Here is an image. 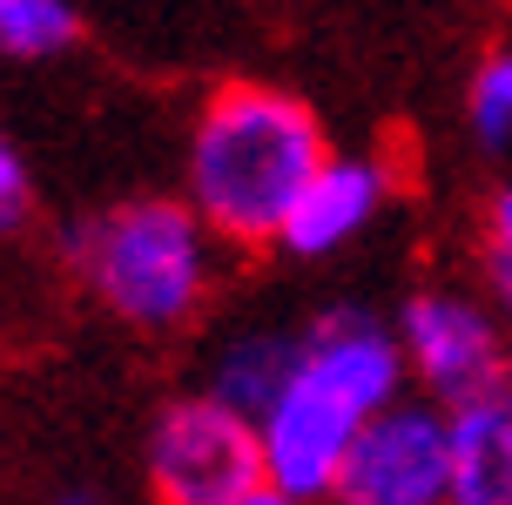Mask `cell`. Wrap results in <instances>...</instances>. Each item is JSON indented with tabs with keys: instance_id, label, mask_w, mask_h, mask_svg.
<instances>
[{
	"instance_id": "6da1fadb",
	"label": "cell",
	"mask_w": 512,
	"mask_h": 505,
	"mask_svg": "<svg viewBox=\"0 0 512 505\" xmlns=\"http://www.w3.org/2000/svg\"><path fill=\"white\" fill-rule=\"evenodd\" d=\"M398 398H411L405 351H398V330L378 310L337 303L324 317H310L297 330L290 378L270 398V411L256 418L263 485L297 505H331L351 445Z\"/></svg>"
},
{
	"instance_id": "7a4b0ae2",
	"label": "cell",
	"mask_w": 512,
	"mask_h": 505,
	"mask_svg": "<svg viewBox=\"0 0 512 505\" xmlns=\"http://www.w3.org/2000/svg\"><path fill=\"white\" fill-rule=\"evenodd\" d=\"M324 122L290 88L230 81L203 101L189 128L182 202L230 250H277L283 216L297 209L304 182L324 169Z\"/></svg>"
},
{
	"instance_id": "3957f363",
	"label": "cell",
	"mask_w": 512,
	"mask_h": 505,
	"mask_svg": "<svg viewBox=\"0 0 512 505\" xmlns=\"http://www.w3.org/2000/svg\"><path fill=\"white\" fill-rule=\"evenodd\" d=\"M88 297L128 330H182L216 290V236L182 196H128L68 229Z\"/></svg>"
},
{
	"instance_id": "277c9868",
	"label": "cell",
	"mask_w": 512,
	"mask_h": 505,
	"mask_svg": "<svg viewBox=\"0 0 512 505\" xmlns=\"http://www.w3.org/2000/svg\"><path fill=\"white\" fill-rule=\"evenodd\" d=\"M142 472H149L155 505H236L243 492L263 485L256 418L230 411L223 398H209V391L169 398L149 425Z\"/></svg>"
},
{
	"instance_id": "5b68a950",
	"label": "cell",
	"mask_w": 512,
	"mask_h": 505,
	"mask_svg": "<svg viewBox=\"0 0 512 505\" xmlns=\"http://www.w3.org/2000/svg\"><path fill=\"white\" fill-rule=\"evenodd\" d=\"M398 351H405V378L418 398H432L438 411L486 398L492 384L512 371V344L486 297L465 290H411L398 303Z\"/></svg>"
},
{
	"instance_id": "8992f818",
	"label": "cell",
	"mask_w": 512,
	"mask_h": 505,
	"mask_svg": "<svg viewBox=\"0 0 512 505\" xmlns=\"http://www.w3.org/2000/svg\"><path fill=\"white\" fill-rule=\"evenodd\" d=\"M445 472H452L445 411L411 391L364 425L331 505H445Z\"/></svg>"
},
{
	"instance_id": "52a82bcc",
	"label": "cell",
	"mask_w": 512,
	"mask_h": 505,
	"mask_svg": "<svg viewBox=\"0 0 512 505\" xmlns=\"http://www.w3.org/2000/svg\"><path fill=\"white\" fill-rule=\"evenodd\" d=\"M391 169H384L378 155H324V169L304 182V196H297V209L283 216V236L277 250L304 256V263H317V256H337L351 250L364 229L384 216V202H391Z\"/></svg>"
},
{
	"instance_id": "ba28073f",
	"label": "cell",
	"mask_w": 512,
	"mask_h": 505,
	"mask_svg": "<svg viewBox=\"0 0 512 505\" xmlns=\"http://www.w3.org/2000/svg\"><path fill=\"white\" fill-rule=\"evenodd\" d=\"M445 505H512V371L486 398L445 411Z\"/></svg>"
},
{
	"instance_id": "9c48e42d",
	"label": "cell",
	"mask_w": 512,
	"mask_h": 505,
	"mask_svg": "<svg viewBox=\"0 0 512 505\" xmlns=\"http://www.w3.org/2000/svg\"><path fill=\"white\" fill-rule=\"evenodd\" d=\"M290 364H297V330H236L216 351L203 391L223 398L230 411H243V418H263L270 398L283 391V378H290Z\"/></svg>"
},
{
	"instance_id": "30bf717a",
	"label": "cell",
	"mask_w": 512,
	"mask_h": 505,
	"mask_svg": "<svg viewBox=\"0 0 512 505\" xmlns=\"http://www.w3.org/2000/svg\"><path fill=\"white\" fill-rule=\"evenodd\" d=\"M75 34V0H0V54H14V61H48V54L75 48Z\"/></svg>"
},
{
	"instance_id": "8fae6325",
	"label": "cell",
	"mask_w": 512,
	"mask_h": 505,
	"mask_svg": "<svg viewBox=\"0 0 512 505\" xmlns=\"http://www.w3.org/2000/svg\"><path fill=\"white\" fill-rule=\"evenodd\" d=\"M465 122L479 135V149L512 155V41L479 61V75L465 88Z\"/></svg>"
},
{
	"instance_id": "7c38bea8",
	"label": "cell",
	"mask_w": 512,
	"mask_h": 505,
	"mask_svg": "<svg viewBox=\"0 0 512 505\" xmlns=\"http://www.w3.org/2000/svg\"><path fill=\"white\" fill-rule=\"evenodd\" d=\"M27 209H34V176H27L21 149L0 135V229H21Z\"/></svg>"
},
{
	"instance_id": "4fadbf2b",
	"label": "cell",
	"mask_w": 512,
	"mask_h": 505,
	"mask_svg": "<svg viewBox=\"0 0 512 505\" xmlns=\"http://www.w3.org/2000/svg\"><path fill=\"white\" fill-rule=\"evenodd\" d=\"M486 250H492V263H512V176L486 202Z\"/></svg>"
},
{
	"instance_id": "5bb4252c",
	"label": "cell",
	"mask_w": 512,
	"mask_h": 505,
	"mask_svg": "<svg viewBox=\"0 0 512 505\" xmlns=\"http://www.w3.org/2000/svg\"><path fill=\"white\" fill-rule=\"evenodd\" d=\"M492 317H499V330L512 344V263H492Z\"/></svg>"
},
{
	"instance_id": "9a60e30c",
	"label": "cell",
	"mask_w": 512,
	"mask_h": 505,
	"mask_svg": "<svg viewBox=\"0 0 512 505\" xmlns=\"http://www.w3.org/2000/svg\"><path fill=\"white\" fill-rule=\"evenodd\" d=\"M236 505H297V499H283V492H270V485H256V492H243Z\"/></svg>"
},
{
	"instance_id": "2e32d148",
	"label": "cell",
	"mask_w": 512,
	"mask_h": 505,
	"mask_svg": "<svg viewBox=\"0 0 512 505\" xmlns=\"http://www.w3.org/2000/svg\"><path fill=\"white\" fill-rule=\"evenodd\" d=\"M54 505H102V499H95V492H61Z\"/></svg>"
}]
</instances>
